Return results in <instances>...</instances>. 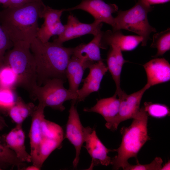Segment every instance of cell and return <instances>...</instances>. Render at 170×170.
I'll return each instance as SVG.
<instances>
[{"label":"cell","instance_id":"obj_1","mask_svg":"<svg viewBox=\"0 0 170 170\" xmlns=\"http://www.w3.org/2000/svg\"><path fill=\"white\" fill-rule=\"evenodd\" d=\"M30 48L36 65L37 85L55 78L65 81L66 69L73 48L54 42H43L37 37L31 42Z\"/></svg>","mask_w":170,"mask_h":170},{"label":"cell","instance_id":"obj_2","mask_svg":"<svg viewBox=\"0 0 170 170\" xmlns=\"http://www.w3.org/2000/svg\"><path fill=\"white\" fill-rule=\"evenodd\" d=\"M44 5L42 0H33L0 11L1 26L13 43L19 41L31 43L37 37L38 20Z\"/></svg>","mask_w":170,"mask_h":170},{"label":"cell","instance_id":"obj_3","mask_svg":"<svg viewBox=\"0 0 170 170\" xmlns=\"http://www.w3.org/2000/svg\"><path fill=\"white\" fill-rule=\"evenodd\" d=\"M148 115L143 107L140 108L128 127H123L120 132L122 140L119 147L114 149L117 154L112 159L111 164L114 170H123L129 164L131 158L137 159V154L144 144L150 138L148 135Z\"/></svg>","mask_w":170,"mask_h":170},{"label":"cell","instance_id":"obj_4","mask_svg":"<svg viewBox=\"0 0 170 170\" xmlns=\"http://www.w3.org/2000/svg\"><path fill=\"white\" fill-rule=\"evenodd\" d=\"M30 46L27 42H14L13 48L4 55L3 64L12 69L17 77V86L26 90L32 99L37 85L36 65Z\"/></svg>","mask_w":170,"mask_h":170},{"label":"cell","instance_id":"obj_5","mask_svg":"<svg viewBox=\"0 0 170 170\" xmlns=\"http://www.w3.org/2000/svg\"><path fill=\"white\" fill-rule=\"evenodd\" d=\"M153 8L142 0H138L131 8L119 10L115 17L112 31L125 29L134 32L142 37V46H145L150 39V34L156 32V29L150 24L147 18L148 13Z\"/></svg>","mask_w":170,"mask_h":170},{"label":"cell","instance_id":"obj_6","mask_svg":"<svg viewBox=\"0 0 170 170\" xmlns=\"http://www.w3.org/2000/svg\"><path fill=\"white\" fill-rule=\"evenodd\" d=\"M65 81L55 78L47 81L42 86L37 85L33 93L32 99L37 100L39 104L45 107L63 111L65 109L63 104L65 101L75 100L77 94L67 89L64 86Z\"/></svg>","mask_w":170,"mask_h":170},{"label":"cell","instance_id":"obj_7","mask_svg":"<svg viewBox=\"0 0 170 170\" xmlns=\"http://www.w3.org/2000/svg\"><path fill=\"white\" fill-rule=\"evenodd\" d=\"M150 88L146 84L136 92L130 94L124 92L119 97L121 101L118 112L110 122L105 125L106 128L112 130H116L121 122L133 119L140 110V102L144 94Z\"/></svg>","mask_w":170,"mask_h":170},{"label":"cell","instance_id":"obj_8","mask_svg":"<svg viewBox=\"0 0 170 170\" xmlns=\"http://www.w3.org/2000/svg\"><path fill=\"white\" fill-rule=\"evenodd\" d=\"M76 101L72 100L66 124L65 135V138L68 140L75 149V157L72 162L74 168L77 167L79 162L81 148L85 139V128L82 124L75 106Z\"/></svg>","mask_w":170,"mask_h":170},{"label":"cell","instance_id":"obj_9","mask_svg":"<svg viewBox=\"0 0 170 170\" xmlns=\"http://www.w3.org/2000/svg\"><path fill=\"white\" fill-rule=\"evenodd\" d=\"M42 129V140L36 165L40 169L51 153L60 146L64 139L62 128L55 123L48 122Z\"/></svg>","mask_w":170,"mask_h":170},{"label":"cell","instance_id":"obj_10","mask_svg":"<svg viewBox=\"0 0 170 170\" xmlns=\"http://www.w3.org/2000/svg\"><path fill=\"white\" fill-rule=\"evenodd\" d=\"M81 9L91 14L94 21L99 23L104 22L112 27L115 24V17L112 14L117 11L118 7L115 4H108L103 0H82L77 5L66 9V11Z\"/></svg>","mask_w":170,"mask_h":170},{"label":"cell","instance_id":"obj_11","mask_svg":"<svg viewBox=\"0 0 170 170\" xmlns=\"http://www.w3.org/2000/svg\"><path fill=\"white\" fill-rule=\"evenodd\" d=\"M85 147L92 158L91 164L88 168L92 169L98 164L107 166L111 164L112 159L108 154L114 151L106 148L98 137L95 129L89 127L85 128Z\"/></svg>","mask_w":170,"mask_h":170},{"label":"cell","instance_id":"obj_12","mask_svg":"<svg viewBox=\"0 0 170 170\" xmlns=\"http://www.w3.org/2000/svg\"><path fill=\"white\" fill-rule=\"evenodd\" d=\"M102 24L95 21L90 24L83 23L73 15H70L67 23L64 25V31L53 42L62 44L65 42L85 35L95 36L101 31Z\"/></svg>","mask_w":170,"mask_h":170},{"label":"cell","instance_id":"obj_13","mask_svg":"<svg viewBox=\"0 0 170 170\" xmlns=\"http://www.w3.org/2000/svg\"><path fill=\"white\" fill-rule=\"evenodd\" d=\"M104 32L100 31L87 44H81L73 49L72 56L78 58L85 69L91 65L102 60L100 48Z\"/></svg>","mask_w":170,"mask_h":170},{"label":"cell","instance_id":"obj_14","mask_svg":"<svg viewBox=\"0 0 170 170\" xmlns=\"http://www.w3.org/2000/svg\"><path fill=\"white\" fill-rule=\"evenodd\" d=\"M88 68L89 73L83 80V84L82 88L77 91V101H84L90 94L99 91L103 77L108 70L102 60L91 65Z\"/></svg>","mask_w":170,"mask_h":170},{"label":"cell","instance_id":"obj_15","mask_svg":"<svg viewBox=\"0 0 170 170\" xmlns=\"http://www.w3.org/2000/svg\"><path fill=\"white\" fill-rule=\"evenodd\" d=\"M45 107L38 103L31 116V125L29 135L31 148L30 154L32 164L36 166L42 140V123L45 118L44 113Z\"/></svg>","mask_w":170,"mask_h":170},{"label":"cell","instance_id":"obj_16","mask_svg":"<svg viewBox=\"0 0 170 170\" xmlns=\"http://www.w3.org/2000/svg\"><path fill=\"white\" fill-rule=\"evenodd\" d=\"M147 77L146 84L150 87L170 80V64L163 58L152 59L143 65Z\"/></svg>","mask_w":170,"mask_h":170},{"label":"cell","instance_id":"obj_17","mask_svg":"<svg viewBox=\"0 0 170 170\" xmlns=\"http://www.w3.org/2000/svg\"><path fill=\"white\" fill-rule=\"evenodd\" d=\"M22 124H16L8 133L2 136L7 146L14 152L17 157L23 162L29 163L31 162V158L30 154L26 150L25 135Z\"/></svg>","mask_w":170,"mask_h":170},{"label":"cell","instance_id":"obj_18","mask_svg":"<svg viewBox=\"0 0 170 170\" xmlns=\"http://www.w3.org/2000/svg\"><path fill=\"white\" fill-rule=\"evenodd\" d=\"M101 41L110 46L117 47L122 51H129L135 49L142 42L143 38L139 35H125L120 30H108L103 33Z\"/></svg>","mask_w":170,"mask_h":170},{"label":"cell","instance_id":"obj_19","mask_svg":"<svg viewBox=\"0 0 170 170\" xmlns=\"http://www.w3.org/2000/svg\"><path fill=\"white\" fill-rule=\"evenodd\" d=\"M110 47L107 59V67L116 84L115 94L120 97L124 92L120 87V78L123 66L127 61L124 59L122 51L119 48L114 46Z\"/></svg>","mask_w":170,"mask_h":170},{"label":"cell","instance_id":"obj_20","mask_svg":"<svg viewBox=\"0 0 170 170\" xmlns=\"http://www.w3.org/2000/svg\"><path fill=\"white\" fill-rule=\"evenodd\" d=\"M114 94L112 97L100 99L90 108H85L83 111L94 112L101 115L106 121L105 125L109 123L117 115L119 110L120 99Z\"/></svg>","mask_w":170,"mask_h":170},{"label":"cell","instance_id":"obj_21","mask_svg":"<svg viewBox=\"0 0 170 170\" xmlns=\"http://www.w3.org/2000/svg\"><path fill=\"white\" fill-rule=\"evenodd\" d=\"M85 69L78 58L71 56L66 69L65 74L69 82L68 89L73 93H77Z\"/></svg>","mask_w":170,"mask_h":170},{"label":"cell","instance_id":"obj_22","mask_svg":"<svg viewBox=\"0 0 170 170\" xmlns=\"http://www.w3.org/2000/svg\"><path fill=\"white\" fill-rule=\"evenodd\" d=\"M27 167L26 162L20 160L14 152L7 145L3 137L0 135V169L24 170Z\"/></svg>","mask_w":170,"mask_h":170},{"label":"cell","instance_id":"obj_23","mask_svg":"<svg viewBox=\"0 0 170 170\" xmlns=\"http://www.w3.org/2000/svg\"><path fill=\"white\" fill-rule=\"evenodd\" d=\"M37 106L33 103H25L20 97H18L14 104L9 109L7 113L16 124H22L25 120L31 116Z\"/></svg>","mask_w":170,"mask_h":170},{"label":"cell","instance_id":"obj_24","mask_svg":"<svg viewBox=\"0 0 170 170\" xmlns=\"http://www.w3.org/2000/svg\"><path fill=\"white\" fill-rule=\"evenodd\" d=\"M151 47L156 48L157 52L153 57L162 56L170 49V29L155 34L153 37Z\"/></svg>","mask_w":170,"mask_h":170},{"label":"cell","instance_id":"obj_25","mask_svg":"<svg viewBox=\"0 0 170 170\" xmlns=\"http://www.w3.org/2000/svg\"><path fill=\"white\" fill-rule=\"evenodd\" d=\"M17 84L15 73L9 66L3 64L0 67V88L14 89Z\"/></svg>","mask_w":170,"mask_h":170},{"label":"cell","instance_id":"obj_26","mask_svg":"<svg viewBox=\"0 0 170 170\" xmlns=\"http://www.w3.org/2000/svg\"><path fill=\"white\" fill-rule=\"evenodd\" d=\"M65 30V25L61 21L50 26H41L38 30L37 37L43 42H48L50 38L55 35H60Z\"/></svg>","mask_w":170,"mask_h":170},{"label":"cell","instance_id":"obj_27","mask_svg":"<svg viewBox=\"0 0 170 170\" xmlns=\"http://www.w3.org/2000/svg\"><path fill=\"white\" fill-rule=\"evenodd\" d=\"M65 11H66V9H54L44 4L39 14V18L44 19V23L42 26H50L61 21L60 17Z\"/></svg>","mask_w":170,"mask_h":170},{"label":"cell","instance_id":"obj_28","mask_svg":"<svg viewBox=\"0 0 170 170\" xmlns=\"http://www.w3.org/2000/svg\"><path fill=\"white\" fill-rule=\"evenodd\" d=\"M14 89L0 88V112L7 111L14 104L18 97Z\"/></svg>","mask_w":170,"mask_h":170},{"label":"cell","instance_id":"obj_29","mask_svg":"<svg viewBox=\"0 0 170 170\" xmlns=\"http://www.w3.org/2000/svg\"><path fill=\"white\" fill-rule=\"evenodd\" d=\"M143 107L148 116L155 118H162L170 114L169 108L164 104L146 102Z\"/></svg>","mask_w":170,"mask_h":170},{"label":"cell","instance_id":"obj_30","mask_svg":"<svg viewBox=\"0 0 170 170\" xmlns=\"http://www.w3.org/2000/svg\"><path fill=\"white\" fill-rule=\"evenodd\" d=\"M163 163L162 159L160 157H156L150 163L141 164L137 160V164L133 165L129 164L124 168L125 170H161Z\"/></svg>","mask_w":170,"mask_h":170},{"label":"cell","instance_id":"obj_31","mask_svg":"<svg viewBox=\"0 0 170 170\" xmlns=\"http://www.w3.org/2000/svg\"><path fill=\"white\" fill-rule=\"evenodd\" d=\"M13 45V42L0 25V67L3 65L4 57L6 50Z\"/></svg>","mask_w":170,"mask_h":170},{"label":"cell","instance_id":"obj_32","mask_svg":"<svg viewBox=\"0 0 170 170\" xmlns=\"http://www.w3.org/2000/svg\"><path fill=\"white\" fill-rule=\"evenodd\" d=\"M33 0H9L3 6L6 8L17 7Z\"/></svg>","mask_w":170,"mask_h":170},{"label":"cell","instance_id":"obj_33","mask_svg":"<svg viewBox=\"0 0 170 170\" xmlns=\"http://www.w3.org/2000/svg\"><path fill=\"white\" fill-rule=\"evenodd\" d=\"M143 1L151 5H152L163 4L168 2L170 0H142Z\"/></svg>","mask_w":170,"mask_h":170},{"label":"cell","instance_id":"obj_34","mask_svg":"<svg viewBox=\"0 0 170 170\" xmlns=\"http://www.w3.org/2000/svg\"><path fill=\"white\" fill-rule=\"evenodd\" d=\"M1 114L0 112V130H2L4 128L8 127V126Z\"/></svg>","mask_w":170,"mask_h":170},{"label":"cell","instance_id":"obj_35","mask_svg":"<svg viewBox=\"0 0 170 170\" xmlns=\"http://www.w3.org/2000/svg\"><path fill=\"white\" fill-rule=\"evenodd\" d=\"M170 160L166 163L163 166H162L161 170H170Z\"/></svg>","mask_w":170,"mask_h":170},{"label":"cell","instance_id":"obj_36","mask_svg":"<svg viewBox=\"0 0 170 170\" xmlns=\"http://www.w3.org/2000/svg\"><path fill=\"white\" fill-rule=\"evenodd\" d=\"M38 167L32 164V165L27 166L25 169L26 170H40Z\"/></svg>","mask_w":170,"mask_h":170},{"label":"cell","instance_id":"obj_37","mask_svg":"<svg viewBox=\"0 0 170 170\" xmlns=\"http://www.w3.org/2000/svg\"><path fill=\"white\" fill-rule=\"evenodd\" d=\"M9 0H0V3L3 4V5L7 3Z\"/></svg>","mask_w":170,"mask_h":170},{"label":"cell","instance_id":"obj_38","mask_svg":"<svg viewBox=\"0 0 170 170\" xmlns=\"http://www.w3.org/2000/svg\"><path fill=\"white\" fill-rule=\"evenodd\" d=\"M1 170L0 169V170Z\"/></svg>","mask_w":170,"mask_h":170}]
</instances>
